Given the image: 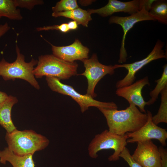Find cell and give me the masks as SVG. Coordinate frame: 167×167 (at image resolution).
Segmentation results:
<instances>
[{"label":"cell","instance_id":"cell-1","mask_svg":"<svg viewBox=\"0 0 167 167\" xmlns=\"http://www.w3.org/2000/svg\"><path fill=\"white\" fill-rule=\"evenodd\" d=\"M105 117L109 131L119 135L134 132L147 122V113L141 112L133 104L124 110L97 108Z\"/></svg>","mask_w":167,"mask_h":167},{"label":"cell","instance_id":"cell-2","mask_svg":"<svg viewBox=\"0 0 167 167\" xmlns=\"http://www.w3.org/2000/svg\"><path fill=\"white\" fill-rule=\"evenodd\" d=\"M5 139L9 149L19 156L33 155L36 152L46 148L49 143L45 136L32 130L16 129L11 133H6Z\"/></svg>","mask_w":167,"mask_h":167},{"label":"cell","instance_id":"cell-3","mask_svg":"<svg viewBox=\"0 0 167 167\" xmlns=\"http://www.w3.org/2000/svg\"><path fill=\"white\" fill-rule=\"evenodd\" d=\"M78 66L75 62H67L53 54L41 55L39 57L32 73L37 78L45 76L55 77L60 80L67 79L77 75Z\"/></svg>","mask_w":167,"mask_h":167},{"label":"cell","instance_id":"cell-4","mask_svg":"<svg viewBox=\"0 0 167 167\" xmlns=\"http://www.w3.org/2000/svg\"><path fill=\"white\" fill-rule=\"evenodd\" d=\"M17 57L15 61L9 63L3 58L0 61V76L5 81L15 80L16 79L26 81L37 89L40 87L35 79L32 71L36 65L38 60L32 58L28 62L25 61V57L20 53L17 44L15 45Z\"/></svg>","mask_w":167,"mask_h":167},{"label":"cell","instance_id":"cell-5","mask_svg":"<svg viewBox=\"0 0 167 167\" xmlns=\"http://www.w3.org/2000/svg\"><path fill=\"white\" fill-rule=\"evenodd\" d=\"M128 137L125 134L119 135L105 130L96 135L89 143L88 148V154L92 158L96 159L97 152L102 150L112 149L113 154L108 157L109 161H115L119 159V155L127 145Z\"/></svg>","mask_w":167,"mask_h":167},{"label":"cell","instance_id":"cell-6","mask_svg":"<svg viewBox=\"0 0 167 167\" xmlns=\"http://www.w3.org/2000/svg\"><path fill=\"white\" fill-rule=\"evenodd\" d=\"M48 86L53 91L71 97L79 105L83 113L90 107L102 108L110 109H117L118 106L114 102H103L95 100L86 95L77 92L72 86L63 84L59 79L52 77H46Z\"/></svg>","mask_w":167,"mask_h":167},{"label":"cell","instance_id":"cell-7","mask_svg":"<svg viewBox=\"0 0 167 167\" xmlns=\"http://www.w3.org/2000/svg\"><path fill=\"white\" fill-rule=\"evenodd\" d=\"M82 61L85 68V71L77 75H83L86 78L88 86L85 95L94 98L96 96L94 89L98 83L106 75L113 74L116 68L115 65H105L100 62L95 53L93 54L90 58Z\"/></svg>","mask_w":167,"mask_h":167},{"label":"cell","instance_id":"cell-8","mask_svg":"<svg viewBox=\"0 0 167 167\" xmlns=\"http://www.w3.org/2000/svg\"><path fill=\"white\" fill-rule=\"evenodd\" d=\"M164 43L158 40L151 52L145 58L133 63L122 64H115L116 69L124 68L127 71V73L122 79L118 81L116 84L117 88L129 85L133 83L135 75L139 70L150 62L157 59L167 58V53L163 48Z\"/></svg>","mask_w":167,"mask_h":167},{"label":"cell","instance_id":"cell-9","mask_svg":"<svg viewBox=\"0 0 167 167\" xmlns=\"http://www.w3.org/2000/svg\"><path fill=\"white\" fill-rule=\"evenodd\" d=\"M147 122L141 127L134 132L126 134L128 138L126 141L127 143L156 139L160 142L162 146H165L167 139L166 129L159 127L153 122L152 114L150 111L147 110Z\"/></svg>","mask_w":167,"mask_h":167},{"label":"cell","instance_id":"cell-10","mask_svg":"<svg viewBox=\"0 0 167 167\" xmlns=\"http://www.w3.org/2000/svg\"><path fill=\"white\" fill-rule=\"evenodd\" d=\"M147 20L156 21L150 15L148 11L145 9L144 7L138 12L129 16H113L110 18L109 20V24H119L121 26L123 30V34L118 60L119 63L125 62L127 59V54L125 46V38L127 32L136 23Z\"/></svg>","mask_w":167,"mask_h":167},{"label":"cell","instance_id":"cell-11","mask_svg":"<svg viewBox=\"0 0 167 167\" xmlns=\"http://www.w3.org/2000/svg\"><path fill=\"white\" fill-rule=\"evenodd\" d=\"M133 154L134 160L142 167H161L158 148L151 140L139 142Z\"/></svg>","mask_w":167,"mask_h":167},{"label":"cell","instance_id":"cell-12","mask_svg":"<svg viewBox=\"0 0 167 167\" xmlns=\"http://www.w3.org/2000/svg\"><path fill=\"white\" fill-rule=\"evenodd\" d=\"M143 7V0H133L122 2L117 0H109L104 6L97 9H88L91 14L96 13L103 17L110 16L117 12H123L130 15L141 10Z\"/></svg>","mask_w":167,"mask_h":167},{"label":"cell","instance_id":"cell-13","mask_svg":"<svg viewBox=\"0 0 167 167\" xmlns=\"http://www.w3.org/2000/svg\"><path fill=\"white\" fill-rule=\"evenodd\" d=\"M150 85L148 76L137 80L132 84L117 88L115 93L118 96L125 98L129 104L137 106L142 113H146L145 106L147 105L142 95V91L144 86Z\"/></svg>","mask_w":167,"mask_h":167},{"label":"cell","instance_id":"cell-14","mask_svg":"<svg viewBox=\"0 0 167 167\" xmlns=\"http://www.w3.org/2000/svg\"><path fill=\"white\" fill-rule=\"evenodd\" d=\"M51 46L53 55L65 61L73 62L76 60L82 61L89 57V50L77 39L66 46H56L49 42Z\"/></svg>","mask_w":167,"mask_h":167},{"label":"cell","instance_id":"cell-15","mask_svg":"<svg viewBox=\"0 0 167 167\" xmlns=\"http://www.w3.org/2000/svg\"><path fill=\"white\" fill-rule=\"evenodd\" d=\"M18 101L16 97L10 95L0 104V125L8 133H11L17 129L12 121L11 113L13 106Z\"/></svg>","mask_w":167,"mask_h":167},{"label":"cell","instance_id":"cell-16","mask_svg":"<svg viewBox=\"0 0 167 167\" xmlns=\"http://www.w3.org/2000/svg\"><path fill=\"white\" fill-rule=\"evenodd\" d=\"M32 156L31 154L18 156L6 147L4 150H0V162L4 164L8 161L13 167H35Z\"/></svg>","mask_w":167,"mask_h":167},{"label":"cell","instance_id":"cell-17","mask_svg":"<svg viewBox=\"0 0 167 167\" xmlns=\"http://www.w3.org/2000/svg\"><path fill=\"white\" fill-rule=\"evenodd\" d=\"M52 15L54 17L62 16L69 18L75 21L78 24L87 27L89 21L92 20L91 14L88 11L79 7L69 11L53 12Z\"/></svg>","mask_w":167,"mask_h":167},{"label":"cell","instance_id":"cell-18","mask_svg":"<svg viewBox=\"0 0 167 167\" xmlns=\"http://www.w3.org/2000/svg\"><path fill=\"white\" fill-rule=\"evenodd\" d=\"M2 17L13 20L22 19L20 10L17 9L14 0H0V19Z\"/></svg>","mask_w":167,"mask_h":167},{"label":"cell","instance_id":"cell-19","mask_svg":"<svg viewBox=\"0 0 167 167\" xmlns=\"http://www.w3.org/2000/svg\"><path fill=\"white\" fill-rule=\"evenodd\" d=\"M150 15L156 21L167 24V1L155 0L148 11Z\"/></svg>","mask_w":167,"mask_h":167},{"label":"cell","instance_id":"cell-20","mask_svg":"<svg viewBox=\"0 0 167 167\" xmlns=\"http://www.w3.org/2000/svg\"><path fill=\"white\" fill-rule=\"evenodd\" d=\"M163 71L161 78L155 81L157 84L154 88L150 93L151 98L147 102V105H150L153 104L158 98L159 94L166 87H167V64L163 66Z\"/></svg>","mask_w":167,"mask_h":167},{"label":"cell","instance_id":"cell-21","mask_svg":"<svg viewBox=\"0 0 167 167\" xmlns=\"http://www.w3.org/2000/svg\"><path fill=\"white\" fill-rule=\"evenodd\" d=\"M161 103L157 114L152 116L153 122L157 125L160 123H167V87L161 92Z\"/></svg>","mask_w":167,"mask_h":167},{"label":"cell","instance_id":"cell-22","mask_svg":"<svg viewBox=\"0 0 167 167\" xmlns=\"http://www.w3.org/2000/svg\"><path fill=\"white\" fill-rule=\"evenodd\" d=\"M79 7L76 0H61L52 8L53 12L69 11Z\"/></svg>","mask_w":167,"mask_h":167},{"label":"cell","instance_id":"cell-23","mask_svg":"<svg viewBox=\"0 0 167 167\" xmlns=\"http://www.w3.org/2000/svg\"><path fill=\"white\" fill-rule=\"evenodd\" d=\"M16 7L24 8L29 10H32L34 6L44 4L41 0H14Z\"/></svg>","mask_w":167,"mask_h":167},{"label":"cell","instance_id":"cell-24","mask_svg":"<svg viewBox=\"0 0 167 167\" xmlns=\"http://www.w3.org/2000/svg\"><path fill=\"white\" fill-rule=\"evenodd\" d=\"M127 163L130 167H142L133 159L128 149L125 147L119 155Z\"/></svg>","mask_w":167,"mask_h":167},{"label":"cell","instance_id":"cell-25","mask_svg":"<svg viewBox=\"0 0 167 167\" xmlns=\"http://www.w3.org/2000/svg\"><path fill=\"white\" fill-rule=\"evenodd\" d=\"M37 31H48L49 30H58L61 32L66 33L70 30L68 28L67 23H63L59 25L44 26L43 27H39L36 28Z\"/></svg>","mask_w":167,"mask_h":167},{"label":"cell","instance_id":"cell-26","mask_svg":"<svg viewBox=\"0 0 167 167\" xmlns=\"http://www.w3.org/2000/svg\"><path fill=\"white\" fill-rule=\"evenodd\" d=\"M161 159V167H167V151L163 146L158 148Z\"/></svg>","mask_w":167,"mask_h":167},{"label":"cell","instance_id":"cell-27","mask_svg":"<svg viewBox=\"0 0 167 167\" xmlns=\"http://www.w3.org/2000/svg\"><path fill=\"white\" fill-rule=\"evenodd\" d=\"M10 29V27L7 22L3 24H0V38L5 34Z\"/></svg>","mask_w":167,"mask_h":167},{"label":"cell","instance_id":"cell-28","mask_svg":"<svg viewBox=\"0 0 167 167\" xmlns=\"http://www.w3.org/2000/svg\"><path fill=\"white\" fill-rule=\"evenodd\" d=\"M68 24V28L70 30L76 29L78 27L77 23L74 21L69 22Z\"/></svg>","mask_w":167,"mask_h":167},{"label":"cell","instance_id":"cell-29","mask_svg":"<svg viewBox=\"0 0 167 167\" xmlns=\"http://www.w3.org/2000/svg\"><path fill=\"white\" fill-rule=\"evenodd\" d=\"M8 96L6 93L0 91V104L4 101Z\"/></svg>","mask_w":167,"mask_h":167},{"label":"cell","instance_id":"cell-30","mask_svg":"<svg viewBox=\"0 0 167 167\" xmlns=\"http://www.w3.org/2000/svg\"><path fill=\"white\" fill-rule=\"evenodd\" d=\"M94 0H79V3L83 6H87L91 4Z\"/></svg>","mask_w":167,"mask_h":167}]
</instances>
